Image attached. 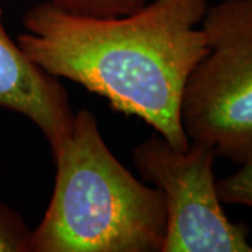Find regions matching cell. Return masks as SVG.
<instances>
[{"label": "cell", "mask_w": 252, "mask_h": 252, "mask_svg": "<svg viewBox=\"0 0 252 252\" xmlns=\"http://www.w3.org/2000/svg\"><path fill=\"white\" fill-rule=\"evenodd\" d=\"M31 235L24 219L0 202V252H31Z\"/></svg>", "instance_id": "obj_7"}, {"label": "cell", "mask_w": 252, "mask_h": 252, "mask_svg": "<svg viewBox=\"0 0 252 252\" xmlns=\"http://www.w3.org/2000/svg\"><path fill=\"white\" fill-rule=\"evenodd\" d=\"M207 7V0H153L125 16L91 17L45 0L24 14L27 32L17 44L45 72L80 84L187 150L181 104L209 51L199 27Z\"/></svg>", "instance_id": "obj_1"}, {"label": "cell", "mask_w": 252, "mask_h": 252, "mask_svg": "<svg viewBox=\"0 0 252 252\" xmlns=\"http://www.w3.org/2000/svg\"><path fill=\"white\" fill-rule=\"evenodd\" d=\"M56 177L49 206L31 235V252H161L167 209L111 153L89 109L74 114L52 153Z\"/></svg>", "instance_id": "obj_2"}, {"label": "cell", "mask_w": 252, "mask_h": 252, "mask_svg": "<svg viewBox=\"0 0 252 252\" xmlns=\"http://www.w3.org/2000/svg\"><path fill=\"white\" fill-rule=\"evenodd\" d=\"M200 27L209 51L184 90V130L216 157L252 165V0L207 7Z\"/></svg>", "instance_id": "obj_3"}, {"label": "cell", "mask_w": 252, "mask_h": 252, "mask_svg": "<svg viewBox=\"0 0 252 252\" xmlns=\"http://www.w3.org/2000/svg\"><path fill=\"white\" fill-rule=\"evenodd\" d=\"M217 193L221 203L252 207V165H243L238 171L217 180Z\"/></svg>", "instance_id": "obj_8"}, {"label": "cell", "mask_w": 252, "mask_h": 252, "mask_svg": "<svg viewBox=\"0 0 252 252\" xmlns=\"http://www.w3.org/2000/svg\"><path fill=\"white\" fill-rule=\"evenodd\" d=\"M59 9L80 16L115 17L143 7L147 0H51Z\"/></svg>", "instance_id": "obj_6"}, {"label": "cell", "mask_w": 252, "mask_h": 252, "mask_svg": "<svg viewBox=\"0 0 252 252\" xmlns=\"http://www.w3.org/2000/svg\"><path fill=\"white\" fill-rule=\"evenodd\" d=\"M216 153L205 143L174 147L154 132L132 160L146 182L165 199L167 228L161 252H252L250 228L225 216L213 172Z\"/></svg>", "instance_id": "obj_4"}, {"label": "cell", "mask_w": 252, "mask_h": 252, "mask_svg": "<svg viewBox=\"0 0 252 252\" xmlns=\"http://www.w3.org/2000/svg\"><path fill=\"white\" fill-rule=\"evenodd\" d=\"M0 107L27 117L42 132L51 152L69 135L74 119L67 91L7 34L0 7Z\"/></svg>", "instance_id": "obj_5"}]
</instances>
